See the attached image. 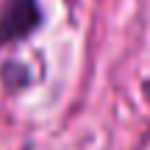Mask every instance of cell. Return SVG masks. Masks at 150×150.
I'll use <instances>...</instances> for the list:
<instances>
[{"instance_id": "obj_1", "label": "cell", "mask_w": 150, "mask_h": 150, "mask_svg": "<svg viewBox=\"0 0 150 150\" xmlns=\"http://www.w3.org/2000/svg\"><path fill=\"white\" fill-rule=\"evenodd\" d=\"M42 22L36 0H6L0 8V39L3 45L28 39Z\"/></svg>"}, {"instance_id": "obj_2", "label": "cell", "mask_w": 150, "mask_h": 150, "mask_svg": "<svg viewBox=\"0 0 150 150\" xmlns=\"http://www.w3.org/2000/svg\"><path fill=\"white\" fill-rule=\"evenodd\" d=\"M3 81H6V86H8V89H20V86L28 83V72H25V67H22V64H8Z\"/></svg>"}, {"instance_id": "obj_3", "label": "cell", "mask_w": 150, "mask_h": 150, "mask_svg": "<svg viewBox=\"0 0 150 150\" xmlns=\"http://www.w3.org/2000/svg\"><path fill=\"white\" fill-rule=\"evenodd\" d=\"M67 3H70V6H72V3H75V0H67Z\"/></svg>"}]
</instances>
